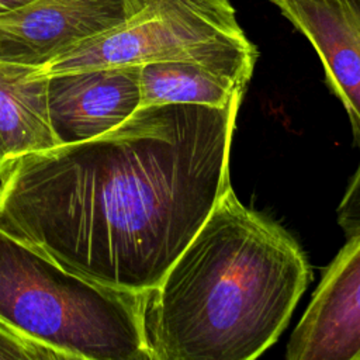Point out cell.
<instances>
[{
	"mask_svg": "<svg viewBox=\"0 0 360 360\" xmlns=\"http://www.w3.org/2000/svg\"><path fill=\"white\" fill-rule=\"evenodd\" d=\"M4 162V156H3V153H1V149H0V165Z\"/></svg>",
	"mask_w": 360,
	"mask_h": 360,
	"instance_id": "14",
	"label": "cell"
},
{
	"mask_svg": "<svg viewBox=\"0 0 360 360\" xmlns=\"http://www.w3.org/2000/svg\"><path fill=\"white\" fill-rule=\"evenodd\" d=\"M288 360H360V231L326 269L291 333Z\"/></svg>",
	"mask_w": 360,
	"mask_h": 360,
	"instance_id": "6",
	"label": "cell"
},
{
	"mask_svg": "<svg viewBox=\"0 0 360 360\" xmlns=\"http://www.w3.org/2000/svg\"><path fill=\"white\" fill-rule=\"evenodd\" d=\"M309 41L360 148V0H270Z\"/></svg>",
	"mask_w": 360,
	"mask_h": 360,
	"instance_id": "8",
	"label": "cell"
},
{
	"mask_svg": "<svg viewBox=\"0 0 360 360\" xmlns=\"http://www.w3.org/2000/svg\"><path fill=\"white\" fill-rule=\"evenodd\" d=\"M60 145L49 120L48 77L0 62V149L4 160Z\"/></svg>",
	"mask_w": 360,
	"mask_h": 360,
	"instance_id": "9",
	"label": "cell"
},
{
	"mask_svg": "<svg viewBox=\"0 0 360 360\" xmlns=\"http://www.w3.org/2000/svg\"><path fill=\"white\" fill-rule=\"evenodd\" d=\"M240 101L139 107L114 129L0 165V231L98 285L155 287L231 186Z\"/></svg>",
	"mask_w": 360,
	"mask_h": 360,
	"instance_id": "1",
	"label": "cell"
},
{
	"mask_svg": "<svg viewBox=\"0 0 360 360\" xmlns=\"http://www.w3.org/2000/svg\"><path fill=\"white\" fill-rule=\"evenodd\" d=\"M141 66L89 69L48 76V111L60 145L100 136L141 105Z\"/></svg>",
	"mask_w": 360,
	"mask_h": 360,
	"instance_id": "7",
	"label": "cell"
},
{
	"mask_svg": "<svg viewBox=\"0 0 360 360\" xmlns=\"http://www.w3.org/2000/svg\"><path fill=\"white\" fill-rule=\"evenodd\" d=\"M338 222L347 236L360 231V163L338 207Z\"/></svg>",
	"mask_w": 360,
	"mask_h": 360,
	"instance_id": "12",
	"label": "cell"
},
{
	"mask_svg": "<svg viewBox=\"0 0 360 360\" xmlns=\"http://www.w3.org/2000/svg\"><path fill=\"white\" fill-rule=\"evenodd\" d=\"M141 0H31L0 13V62L41 66L121 22Z\"/></svg>",
	"mask_w": 360,
	"mask_h": 360,
	"instance_id": "5",
	"label": "cell"
},
{
	"mask_svg": "<svg viewBox=\"0 0 360 360\" xmlns=\"http://www.w3.org/2000/svg\"><path fill=\"white\" fill-rule=\"evenodd\" d=\"M0 360H63V357L0 322Z\"/></svg>",
	"mask_w": 360,
	"mask_h": 360,
	"instance_id": "11",
	"label": "cell"
},
{
	"mask_svg": "<svg viewBox=\"0 0 360 360\" xmlns=\"http://www.w3.org/2000/svg\"><path fill=\"white\" fill-rule=\"evenodd\" d=\"M256 46L231 0H141L121 22L37 66L42 76L191 60L252 76Z\"/></svg>",
	"mask_w": 360,
	"mask_h": 360,
	"instance_id": "4",
	"label": "cell"
},
{
	"mask_svg": "<svg viewBox=\"0 0 360 360\" xmlns=\"http://www.w3.org/2000/svg\"><path fill=\"white\" fill-rule=\"evenodd\" d=\"M143 291L72 274L0 231V322L63 360H150Z\"/></svg>",
	"mask_w": 360,
	"mask_h": 360,
	"instance_id": "3",
	"label": "cell"
},
{
	"mask_svg": "<svg viewBox=\"0 0 360 360\" xmlns=\"http://www.w3.org/2000/svg\"><path fill=\"white\" fill-rule=\"evenodd\" d=\"M31 0H0V13L15 8L18 6H22Z\"/></svg>",
	"mask_w": 360,
	"mask_h": 360,
	"instance_id": "13",
	"label": "cell"
},
{
	"mask_svg": "<svg viewBox=\"0 0 360 360\" xmlns=\"http://www.w3.org/2000/svg\"><path fill=\"white\" fill-rule=\"evenodd\" d=\"M249 79L191 60L146 63L139 68V107L186 103L224 108L242 100Z\"/></svg>",
	"mask_w": 360,
	"mask_h": 360,
	"instance_id": "10",
	"label": "cell"
},
{
	"mask_svg": "<svg viewBox=\"0 0 360 360\" xmlns=\"http://www.w3.org/2000/svg\"><path fill=\"white\" fill-rule=\"evenodd\" d=\"M311 280L294 238L229 186L160 281L143 291L150 360H252L287 326Z\"/></svg>",
	"mask_w": 360,
	"mask_h": 360,
	"instance_id": "2",
	"label": "cell"
}]
</instances>
